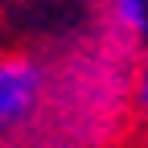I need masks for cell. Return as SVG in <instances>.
<instances>
[{
  "label": "cell",
  "instance_id": "cell-1",
  "mask_svg": "<svg viewBox=\"0 0 148 148\" xmlns=\"http://www.w3.org/2000/svg\"><path fill=\"white\" fill-rule=\"evenodd\" d=\"M41 86H45V74L37 62H29V58H4L0 62V136L16 132L37 111Z\"/></svg>",
  "mask_w": 148,
  "mask_h": 148
},
{
  "label": "cell",
  "instance_id": "cell-2",
  "mask_svg": "<svg viewBox=\"0 0 148 148\" xmlns=\"http://www.w3.org/2000/svg\"><path fill=\"white\" fill-rule=\"evenodd\" d=\"M111 12H115L119 29L148 37V0H111Z\"/></svg>",
  "mask_w": 148,
  "mask_h": 148
},
{
  "label": "cell",
  "instance_id": "cell-3",
  "mask_svg": "<svg viewBox=\"0 0 148 148\" xmlns=\"http://www.w3.org/2000/svg\"><path fill=\"white\" fill-rule=\"evenodd\" d=\"M140 103L148 107V70H144V78H140Z\"/></svg>",
  "mask_w": 148,
  "mask_h": 148
}]
</instances>
